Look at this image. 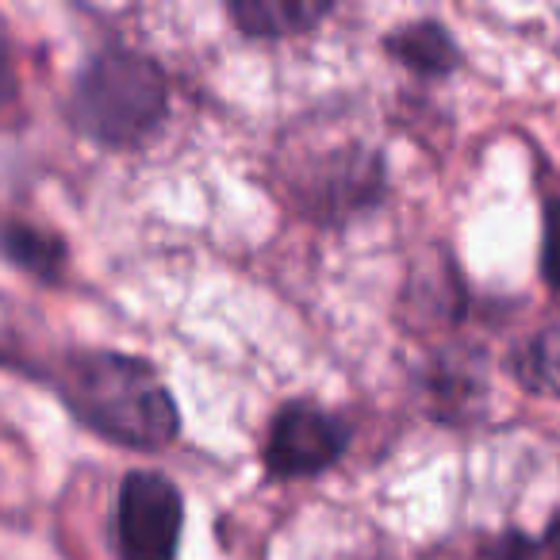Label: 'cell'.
Masks as SVG:
<instances>
[{"mask_svg":"<svg viewBox=\"0 0 560 560\" xmlns=\"http://www.w3.org/2000/svg\"><path fill=\"white\" fill-rule=\"evenodd\" d=\"M4 254H9V261H16L20 269L35 272L39 280H58V272H62V265H66V242L39 231V226H32V223L9 219V226H4Z\"/></svg>","mask_w":560,"mask_h":560,"instance_id":"8","label":"cell"},{"mask_svg":"<svg viewBox=\"0 0 560 560\" xmlns=\"http://www.w3.org/2000/svg\"><path fill=\"white\" fill-rule=\"evenodd\" d=\"M476 560H560V518L541 537L506 529L495 541H488Z\"/></svg>","mask_w":560,"mask_h":560,"instance_id":"10","label":"cell"},{"mask_svg":"<svg viewBox=\"0 0 560 560\" xmlns=\"http://www.w3.org/2000/svg\"><path fill=\"white\" fill-rule=\"evenodd\" d=\"M384 50L419 78H445L460 66V47L438 20H415V24L392 27Z\"/></svg>","mask_w":560,"mask_h":560,"instance_id":"7","label":"cell"},{"mask_svg":"<svg viewBox=\"0 0 560 560\" xmlns=\"http://www.w3.org/2000/svg\"><path fill=\"white\" fill-rule=\"evenodd\" d=\"M116 552L119 560H173L185 526V499L177 483L150 468L124 476L116 495Z\"/></svg>","mask_w":560,"mask_h":560,"instance_id":"3","label":"cell"},{"mask_svg":"<svg viewBox=\"0 0 560 560\" xmlns=\"http://www.w3.org/2000/svg\"><path fill=\"white\" fill-rule=\"evenodd\" d=\"M330 12H335V4H327V0H234V4H226V16L249 39L304 35L315 24H323Z\"/></svg>","mask_w":560,"mask_h":560,"instance_id":"6","label":"cell"},{"mask_svg":"<svg viewBox=\"0 0 560 560\" xmlns=\"http://www.w3.org/2000/svg\"><path fill=\"white\" fill-rule=\"evenodd\" d=\"M55 388L93 434L139 453L177 438L180 415L158 369L119 350H70L55 365Z\"/></svg>","mask_w":560,"mask_h":560,"instance_id":"1","label":"cell"},{"mask_svg":"<svg viewBox=\"0 0 560 560\" xmlns=\"http://www.w3.org/2000/svg\"><path fill=\"white\" fill-rule=\"evenodd\" d=\"M350 445V430L338 415L323 411L312 399H292L269 422L265 434V472L277 480H304L338 465Z\"/></svg>","mask_w":560,"mask_h":560,"instance_id":"4","label":"cell"},{"mask_svg":"<svg viewBox=\"0 0 560 560\" xmlns=\"http://www.w3.org/2000/svg\"><path fill=\"white\" fill-rule=\"evenodd\" d=\"M514 376L526 384L529 392L560 399V338L541 335L514 358Z\"/></svg>","mask_w":560,"mask_h":560,"instance_id":"9","label":"cell"},{"mask_svg":"<svg viewBox=\"0 0 560 560\" xmlns=\"http://www.w3.org/2000/svg\"><path fill=\"white\" fill-rule=\"evenodd\" d=\"M170 81L150 55L104 47L85 62L70 93V124L101 147H139L165 119Z\"/></svg>","mask_w":560,"mask_h":560,"instance_id":"2","label":"cell"},{"mask_svg":"<svg viewBox=\"0 0 560 560\" xmlns=\"http://www.w3.org/2000/svg\"><path fill=\"white\" fill-rule=\"evenodd\" d=\"M292 188L304 196V211L315 219H342L350 211L373 208L384 192V170L373 150H330L323 165L304 170Z\"/></svg>","mask_w":560,"mask_h":560,"instance_id":"5","label":"cell"},{"mask_svg":"<svg viewBox=\"0 0 560 560\" xmlns=\"http://www.w3.org/2000/svg\"><path fill=\"white\" fill-rule=\"evenodd\" d=\"M541 277L560 292V196L545 200V234H541Z\"/></svg>","mask_w":560,"mask_h":560,"instance_id":"11","label":"cell"}]
</instances>
